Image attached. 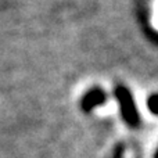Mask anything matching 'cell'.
<instances>
[{
  "label": "cell",
  "instance_id": "cell-2",
  "mask_svg": "<svg viewBox=\"0 0 158 158\" xmlns=\"http://www.w3.org/2000/svg\"><path fill=\"white\" fill-rule=\"evenodd\" d=\"M107 101V94L100 87H93L87 90L81 100V108L83 112H90L100 106H104Z\"/></svg>",
  "mask_w": 158,
  "mask_h": 158
},
{
  "label": "cell",
  "instance_id": "cell-1",
  "mask_svg": "<svg viewBox=\"0 0 158 158\" xmlns=\"http://www.w3.org/2000/svg\"><path fill=\"white\" fill-rule=\"evenodd\" d=\"M115 97L118 100L119 104V110H121V115L122 119L129 128H139L140 125V115H139V110L136 107L135 98L132 96L131 90L126 86L118 85L115 87Z\"/></svg>",
  "mask_w": 158,
  "mask_h": 158
},
{
  "label": "cell",
  "instance_id": "cell-3",
  "mask_svg": "<svg viewBox=\"0 0 158 158\" xmlns=\"http://www.w3.org/2000/svg\"><path fill=\"white\" fill-rule=\"evenodd\" d=\"M147 106H148V110L153 114L158 115V94H151L147 98Z\"/></svg>",
  "mask_w": 158,
  "mask_h": 158
},
{
  "label": "cell",
  "instance_id": "cell-4",
  "mask_svg": "<svg viewBox=\"0 0 158 158\" xmlns=\"http://www.w3.org/2000/svg\"><path fill=\"white\" fill-rule=\"evenodd\" d=\"M154 158H158V150H157V153H156V156H154Z\"/></svg>",
  "mask_w": 158,
  "mask_h": 158
}]
</instances>
